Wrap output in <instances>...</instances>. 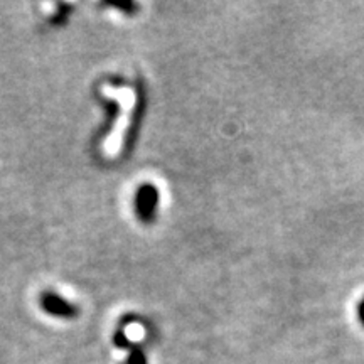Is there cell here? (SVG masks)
<instances>
[{"label": "cell", "instance_id": "cell-1", "mask_svg": "<svg viewBox=\"0 0 364 364\" xmlns=\"http://www.w3.org/2000/svg\"><path fill=\"white\" fill-rule=\"evenodd\" d=\"M159 203V194L157 189L154 186H142L136 196V209H139V215L142 220L150 221L154 220Z\"/></svg>", "mask_w": 364, "mask_h": 364}, {"label": "cell", "instance_id": "cell-2", "mask_svg": "<svg viewBox=\"0 0 364 364\" xmlns=\"http://www.w3.org/2000/svg\"><path fill=\"white\" fill-rule=\"evenodd\" d=\"M358 317H359V321H361V324L364 326V297L359 300V304H358Z\"/></svg>", "mask_w": 364, "mask_h": 364}]
</instances>
